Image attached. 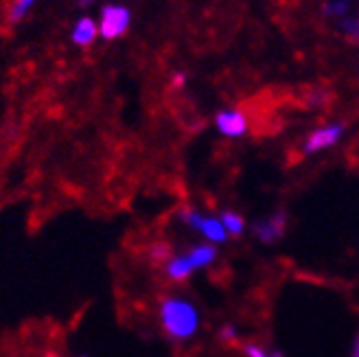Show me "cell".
Returning <instances> with one entry per match:
<instances>
[{"label": "cell", "instance_id": "cell-1", "mask_svg": "<svg viewBox=\"0 0 359 357\" xmlns=\"http://www.w3.org/2000/svg\"><path fill=\"white\" fill-rule=\"evenodd\" d=\"M160 325L175 342H189L200 333L202 318L193 302L184 296H167L160 302Z\"/></svg>", "mask_w": 359, "mask_h": 357}, {"label": "cell", "instance_id": "cell-12", "mask_svg": "<svg viewBox=\"0 0 359 357\" xmlns=\"http://www.w3.org/2000/svg\"><path fill=\"white\" fill-rule=\"evenodd\" d=\"M35 0H15L11 11H9V22H20L22 18L27 15V11L33 7Z\"/></svg>", "mask_w": 359, "mask_h": 357}, {"label": "cell", "instance_id": "cell-5", "mask_svg": "<svg viewBox=\"0 0 359 357\" xmlns=\"http://www.w3.org/2000/svg\"><path fill=\"white\" fill-rule=\"evenodd\" d=\"M342 134H344L342 123H333V125H325V128H318L307 136V140H304L302 151L304 154H318L322 149H329L339 138H342Z\"/></svg>", "mask_w": 359, "mask_h": 357}, {"label": "cell", "instance_id": "cell-6", "mask_svg": "<svg viewBox=\"0 0 359 357\" xmlns=\"http://www.w3.org/2000/svg\"><path fill=\"white\" fill-rule=\"evenodd\" d=\"M217 130L228 138H239L248 132V116L243 110H222L215 116Z\"/></svg>", "mask_w": 359, "mask_h": 357}, {"label": "cell", "instance_id": "cell-8", "mask_svg": "<svg viewBox=\"0 0 359 357\" xmlns=\"http://www.w3.org/2000/svg\"><path fill=\"white\" fill-rule=\"evenodd\" d=\"M187 255H189L191 263L195 265V270H204V267H208V265H212L215 261H217L219 250H217V245H215V243H208L206 241V243L193 245Z\"/></svg>", "mask_w": 359, "mask_h": 357}, {"label": "cell", "instance_id": "cell-2", "mask_svg": "<svg viewBox=\"0 0 359 357\" xmlns=\"http://www.w3.org/2000/svg\"><path fill=\"white\" fill-rule=\"evenodd\" d=\"M180 222H182L184 226H189L191 230H195V233H200L208 243L219 245V243H226L230 239L222 220L215 217V215H202L200 210L187 208V210L180 213Z\"/></svg>", "mask_w": 359, "mask_h": 357}, {"label": "cell", "instance_id": "cell-4", "mask_svg": "<svg viewBox=\"0 0 359 357\" xmlns=\"http://www.w3.org/2000/svg\"><path fill=\"white\" fill-rule=\"evenodd\" d=\"M285 233H287V213L285 210H276L274 215H269L252 226V235L265 245L276 243L278 239L285 237Z\"/></svg>", "mask_w": 359, "mask_h": 357}, {"label": "cell", "instance_id": "cell-13", "mask_svg": "<svg viewBox=\"0 0 359 357\" xmlns=\"http://www.w3.org/2000/svg\"><path fill=\"white\" fill-rule=\"evenodd\" d=\"M219 337H222V342L230 344V342H237V337H239V331L235 325H224V329L219 331Z\"/></svg>", "mask_w": 359, "mask_h": 357}, {"label": "cell", "instance_id": "cell-11", "mask_svg": "<svg viewBox=\"0 0 359 357\" xmlns=\"http://www.w3.org/2000/svg\"><path fill=\"white\" fill-rule=\"evenodd\" d=\"M243 353L245 357H283L280 351H274V349H265V346H259L255 342H248L243 346Z\"/></svg>", "mask_w": 359, "mask_h": 357}, {"label": "cell", "instance_id": "cell-9", "mask_svg": "<svg viewBox=\"0 0 359 357\" xmlns=\"http://www.w3.org/2000/svg\"><path fill=\"white\" fill-rule=\"evenodd\" d=\"M97 35H99V27L95 25L93 18H79L77 25L73 27V33H70V40L77 46H90Z\"/></svg>", "mask_w": 359, "mask_h": 357}, {"label": "cell", "instance_id": "cell-7", "mask_svg": "<svg viewBox=\"0 0 359 357\" xmlns=\"http://www.w3.org/2000/svg\"><path fill=\"white\" fill-rule=\"evenodd\" d=\"M165 272L171 281L175 283H182L187 278H191L197 270H195V265L191 263L189 255L182 252V255H171L167 261H165Z\"/></svg>", "mask_w": 359, "mask_h": 357}, {"label": "cell", "instance_id": "cell-15", "mask_svg": "<svg viewBox=\"0 0 359 357\" xmlns=\"http://www.w3.org/2000/svg\"><path fill=\"white\" fill-rule=\"evenodd\" d=\"M351 357H359V331H357V335H355V340H353Z\"/></svg>", "mask_w": 359, "mask_h": 357}, {"label": "cell", "instance_id": "cell-16", "mask_svg": "<svg viewBox=\"0 0 359 357\" xmlns=\"http://www.w3.org/2000/svg\"><path fill=\"white\" fill-rule=\"evenodd\" d=\"M93 3H95V0H79L81 7H88V5H93Z\"/></svg>", "mask_w": 359, "mask_h": 357}, {"label": "cell", "instance_id": "cell-3", "mask_svg": "<svg viewBox=\"0 0 359 357\" xmlns=\"http://www.w3.org/2000/svg\"><path fill=\"white\" fill-rule=\"evenodd\" d=\"M132 13L123 5H105L101 9V22H99V35L105 40H116L130 29Z\"/></svg>", "mask_w": 359, "mask_h": 357}, {"label": "cell", "instance_id": "cell-17", "mask_svg": "<svg viewBox=\"0 0 359 357\" xmlns=\"http://www.w3.org/2000/svg\"><path fill=\"white\" fill-rule=\"evenodd\" d=\"M79 357H88V355H79Z\"/></svg>", "mask_w": 359, "mask_h": 357}, {"label": "cell", "instance_id": "cell-10", "mask_svg": "<svg viewBox=\"0 0 359 357\" xmlns=\"http://www.w3.org/2000/svg\"><path fill=\"white\" fill-rule=\"evenodd\" d=\"M224 228H226V233L228 237H241L245 233V220L239 215V213L235 210H224L222 215H219Z\"/></svg>", "mask_w": 359, "mask_h": 357}, {"label": "cell", "instance_id": "cell-14", "mask_svg": "<svg viewBox=\"0 0 359 357\" xmlns=\"http://www.w3.org/2000/svg\"><path fill=\"white\" fill-rule=\"evenodd\" d=\"M171 255H173V252H171V248H169L167 243H158V245L151 248V257L158 259V261H167Z\"/></svg>", "mask_w": 359, "mask_h": 357}]
</instances>
